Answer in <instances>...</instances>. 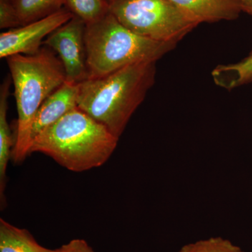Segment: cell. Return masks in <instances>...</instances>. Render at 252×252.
<instances>
[{
	"mask_svg": "<svg viewBox=\"0 0 252 252\" xmlns=\"http://www.w3.org/2000/svg\"><path fill=\"white\" fill-rule=\"evenodd\" d=\"M157 62L137 63L79 83L78 107L120 138L155 83Z\"/></svg>",
	"mask_w": 252,
	"mask_h": 252,
	"instance_id": "obj_1",
	"label": "cell"
},
{
	"mask_svg": "<svg viewBox=\"0 0 252 252\" xmlns=\"http://www.w3.org/2000/svg\"><path fill=\"white\" fill-rule=\"evenodd\" d=\"M119 140L77 107L36 135L30 154H44L68 170L85 172L104 165Z\"/></svg>",
	"mask_w": 252,
	"mask_h": 252,
	"instance_id": "obj_2",
	"label": "cell"
},
{
	"mask_svg": "<svg viewBox=\"0 0 252 252\" xmlns=\"http://www.w3.org/2000/svg\"><path fill=\"white\" fill-rule=\"evenodd\" d=\"M6 61L18 112L11 158L20 163L31 154L33 123L39 107L67 79L61 60L45 48L32 56L14 55Z\"/></svg>",
	"mask_w": 252,
	"mask_h": 252,
	"instance_id": "obj_3",
	"label": "cell"
},
{
	"mask_svg": "<svg viewBox=\"0 0 252 252\" xmlns=\"http://www.w3.org/2000/svg\"><path fill=\"white\" fill-rule=\"evenodd\" d=\"M177 44L138 35L109 13L98 21L86 25L89 78L103 77L137 63L157 62Z\"/></svg>",
	"mask_w": 252,
	"mask_h": 252,
	"instance_id": "obj_4",
	"label": "cell"
},
{
	"mask_svg": "<svg viewBox=\"0 0 252 252\" xmlns=\"http://www.w3.org/2000/svg\"><path fill=\"white\" fill-rule=\"evenodd\" d=\"M109 13L138 35L176 43L198 26L169 0H115Z\"/></svg>",
	"mask_w": 252,
	"mask_h": 252,
	"instance_id": "obj_5",
	"label": "cell"
},
{
	"mask_svg": "<svg viewBox=\"0 0 252 252\" xmlns=\"http://www.w3.org/2000/svg\"><path fill=\"white\" fill-rule=\"evenodd\" d=\"M86 24L74 16L72 19L53 32L44 41L59 55L66 79L80 83L89 78L85 46Z\"/></svg>",
	"mask_w": 252,
	"mask_h": 252,
	"instance_id": "obj_6",
	"label": "cell"
},
{
	"mask_svg": "<svg viewBox=\"0 0 252 252\" xmlns=\"http://www.w3.org/2000/svg\"><path fill=\"white\" fill-rule=\"evenodd\" d=\"M74 17L72 12L63 9L37 21L13 28L0 34V58L14 55L32 56L39 52L43 39Z\"/></svg>",
	"mask_w": 252,
	"mask_h": 252,
	"instance_id": "obj_7",
	"label": "cell"
},
{
	"mask_svg": "<svg viewBox=\"0 0 252 252\" xmlns=\"http://www.w3.org/2000/svg\"><path fill=\"white\" fill-rule=\"evenodd\" d=\"M78 94L79 83L67 80L50 94L39 107L34 118L32 138L46 127L57 122L67 113L77 108Z\"/></svg>",
	"mask_w": 252,
	"mask_h": 252,
	"instance_id": "obj_8",
	"label": "cell"
},
{
	"mask_svg": "<svg viewBox=\"0 0 252 252\" xmlns=\"http://www.w3.org/2000/svg\"><path fill=\"white\" fill-rule=\"evenodd\" d=\"M199 25L233 21L239 17L243 6L240 0H169Z\"/></svg>",
	"mask_w": 252,
	"mask_h": 252,
	"instance_id": "obj_9",
	"label": "cell"
},
{
	"mask_svg": "<svg viewBox=\"0 0 252 252\" xmlns=\"http://www.w3.org/2000/svg\"><path fill=\"white\" fill-rule=\"evenodd\" d=\"M11 82V77L6 78L0 88V195L1 198L4 196L6 168L12 155L14 144L6 118Z\"/></svg>",
	"mask_w": 252,
	"mask_h": 252,
	"instance_id": "obj_10",
	"label": "cell"
},
{
	"mask_svg": "<svg viewBox=\"0 0 252 252\" xmlns=\"http://www.w3.org/2000/svg\"><path fill=\"white\" fill-rule=\"evenodd\" d=\"M0 252H59L39 245L27 230L0 220Z\"/></svg>",
	"mask_w": 252,
	"mask_h": 252,
	"instance_id": "obj_11",
	"label": "cell"
},
{
	"mask_svg": "<svg viewBox=\"0 0 252 252\" xmlns=\"http://www.w3.org/2000/svg\"><path fill=\"white\" fill-rule=\"evenodd\" d=\"M212 76L217 86L233 90L252 81V51L243 61L233 64L218 65Z\"/></svg>",
	"mask_w": 252,
	"mask_h": 252,
	"instance_id": "obj_12",
	"label": "cell"
},
{
	"mask_svg": "<svg viewBox=\"0 0 252 252\" xmlns=\"http://www.w3.org/2000/svg\"><path fill=\"white\" fill-rule=\"evenodd\" d=\"M21 26L37 21L63 9L64 0H11Z\"/></svg>",
	"mask_w": 252,
	"mask_h": 252,
	"instance_id": "obj_13",
	"label": "cell"
},
{
	"mask_svg": "<svg viewBox=\"0 0 252 252\" xmlns=\"http://www.w3.org/2000/svg\"><path fill=\"white\" fill-rule=\"evenodd\" d=\"M64 6L86 25L98 21L109 13L107 0H64Z\"/></svg>",
	"mask_w": 252,
	"mask_h": 252,
	"instance_id": "obj_14",
	"label": "cell"
},
{
	"mask_svg": "<svg viewBox=\"0 0 252 252\" xmlns=\"http://www.w3.org/2000/svg\"><path fill=\"white\" fill-rule=\"evenodd\" d=\"M179 252H244L241 248L230 241L215 237L199 240L182 247Z\"/></svg>",
	"mask_w": 252,
	"mask_h": 252,
	"instance_id": "obj_15",
	"label": "cell"
},
{
	"mask_svg": "<svg viewBox=\"0 0 252 252\" xmlns=\"http://www.w3.org/2000/svg\"><path fill=\"white\" fill-rule=\"evenodd\" d=\"M21 26L16 8L11 0H0V28L11 30Z\"/></svg>",
	"mask_w": 252,
	"mask_h": 252,
	"instance_id": "obj_16",
	"label": "cell"
},
{
	"mask_svg": "<svg viewBox=\"0 0 252 252\" xmlns=\"http://www.w3.org/2000/svg\"><path fill=\"white\" fill-rule=\"evenodd\" d=\"M59 252H94L87 242L82 239H74L58 249Z\"/></svg>",
	"mask_w": 252,
	"mask_h": 252,
	"instance_id": "obj_17",
	"label": "cell"
},
{
	"mask_svg": "<svg viewBox=\"0 0 252 252\" xmlns=\"http://www.w3.org/2000/svg\"><path fill=\"white\" fill-rule=\"evenodd\" d=\"M244 12L248 13L252 16V0H240Z\"/></svg>",
	"mask_w": 252,
	"mask_h": 252,
	"instance_id": "obj_18",
	"label": "cell"
},
{
	"mask_svg": "<svg viewBox=\"0 0 252 252\" xmlns=\"http://www.w3.org/2000/svg\"><path fill=\"white\" fill-rule=\"evenodd\" d=\"M107 2L109 3V4H111V3L112 2V1H115V0H107Z\"/></svg>",
	"mask_w": 252,
	"mask_h": 252,
	"instance_id": "obj_19",
	"label": "cell"
}]
</instances>
